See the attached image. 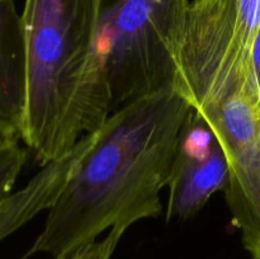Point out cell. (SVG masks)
I'll use <instances>...</instances> for the list:
<instances>
[{
  "instance_id": "4fadbf2b",
  "label": "cell",
  "mask_w": 260,
  "mask_h": 259,
  "mask_svg": "<svg viewBox=\"0 0 260 259\" xmlns=\"http://www.w3.org/2000/svg\"><path fill=\"white\" fill-rule=\"evenodd\" d=\"M10 146H12V145H10ZM7 147H9V146H7ZM7 147H0V152H2L3 150H5V149H7Z\"/></svg>"
},
{
  "instance_id": "3957f363",
  "label": "cell",
  "mask_w": 260,
  "mask_h": 259,
  "mask_svg": "<svg viewBox=\"0 0 260 259\" xmlns=\"http://www.w3.org/2000/svg\"><path fill=\"white\" fill-rule=\"evenodd\" d=\"M189 0H103L101 48L112 111L174 84Z\"/></svg>"
},
{
  "instance_id": "6da1fadb",
  "label": "cell",
  "mask_w": 260,
  "mask_h": 259,
  "mask_svg": "<svg viewBox=\"0 0 260 259\" xmlns=\"http://www.w3.org/2000/svg\"><path fill=\"white\" fill-rule=\"evenodd\" d=\"M193 107L174 84L112 112L76 168L43 230L22 259L60 258L114 226L162 211L180 130Z\"/></svg>"
},
{
  "instance_id": "277c9868",
  "label": "cell",
  "mask_w": 260,
  "mask_h": 259,
  "mask_svg": "<svg viewBox=\"0 0 260 259\" xmlns=\"http://www.w3.org/2000/svg\"><path fill=\"white\" fill-rule=\"evenodd\" d=\"M260 0H193L178 53L174 86L201 108L254 78Z\"/></svg>"
},
{
  "instance_id": "ba28073f",
  "label": "cell",
  "mask_w": 260,
  "mask_h": 259,
  "mask_svg": "<svg viewBox=\"0 0 260 259\" xmlns=\"http://www.w3.org/2000/svg\"><path fill=\"white\" fill-rule=\"evenodd\" d=\"M25 106V46L14 0H0V119L19 128Z\"/></svg>"
},
{
  "instance_id": "9c48e42d",
  "label": "cell",
  "mask_w": 260,
  "mask_h": 259,
  "mask_svg": "<svg viewBox=\"0 0 260 259\" xmlns=\"http://www.w3.org/2000/svg\"><path fill=\"white\" fill-rule=\"evenodd\" d=\"M27 151L22 149L19 142L7 147L0 152V201L13 192L15 182L23 169Z\"/></svg>"
},
{
  "instance_id": "52a82bcc",
  "label": "cell",
  "mask_w": 260,
  "mask_h": 259,
  "mask_svg": "<svg viewBox=\"0 0 260 259\" xmlns=\"http://www.w3.org/2000/svg\"><path fill=\"white\" fill-rule=\"evenodd\" d=\"M98 139V131L86 135L62 157L43 165L42 169L17 192L0 201V241L29 222L57 202L71 175Z\"/></svg>"
},
{
  "instance_id": "5b68a950",
  "label": "cell",
  "mask_w": 260,
  "mask_h": 259,
  "mask_svg": "<svg viewBox=\"0 0 260 259\" xmlns=\"http://www.w3.org/2000/svg\"><path fill=\"white\" fill-rule=\"evenodd\" d=\"M200 112L217 136L229 167L225 196L244 249L260 259V94L255 79Z\"/></svg>"
},
{
  "instance_id": "7c38bea8",
  "label": "cell",
  "mask_w": 260,
  "mask_h": 259,
  "mask_svg": "<svg viewBox=\"0 0 260 259\" xmlns=\"http://www.w3.org/2000/svg\"><path fill=\"white\" fill-rule=\"evenodd\" d=\"M253 73H254V78H255V83L256 86H258V90L260 94V25L258 33H256L255 41H254V46H253Z\"/></svg>"
},
{
  "instance_id": "8992f818",
  "label": "cell",
  "mask_w": 260,
  "mask_h": 259,
  "mask_svg": "<svg viewBox=\"0 0 260 259\" xmlns=\"http://www.w3.org/2000/svg\"><path fill=\"white\" fill-rule=\"evenodd\" d=\"M226 154L205 117L194 108L185 119L170 172L167 220L197 215L228 184Z\"/></svg>"
},
{
  "instance_id": "8fae6325",
  "label": "cell",
  "mask_w": 260,
  "mask_h": 259,
  "mask_svg": "<svg viewBox=\"0 0 260 259\" xmlns=\"http://www.w3.org/2000/svg\"><path fill=\"white\" fill-rule=\"evenodd\" d=\"M19 128L14 123L0 119V147H7L19 142Z\"/></svg>"
},
{
  "instance_id": "30bf717a",
  "label": "cell",
  "mask_w": 260,
  "mask_h": 259,
  "mask_svg": "<svg viewBox=\"0 0 260 259\" xmlns=\"http://www.w3.org/2000/svg\"><path fill=\"white\" fill-rule=\"evenodd\" d=\"M126 230L127 229L123 226H114L101 240L98 239L93 243L85 244L55 259H111Z\"/></svg>"
},
{
  "instance_id": "7a4b0ae2",
  "label": "cell",
  "mask_w": 260,
  "mask_h": 259,
  "mask_svg": "<svg viewBox=\"0 0 260 259\" xmlns=\"http://www.w3.org/2000/svg\"><path fill=\"white\" fill-rule=\"evenodd\" d=\"M103 0H25L20 140L40 164L70 152L112 114L101 48Z\"/></svg>"
}]
</instances>
